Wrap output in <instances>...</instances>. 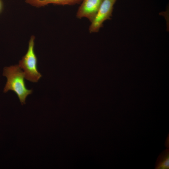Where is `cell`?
<instances>
[{
	"instance_id": "cell-1",
	"label": "cell",
	"mask_w": 169,
	"mask_h": 169,
	"mask_svg": "<svg viewBox=\"0 0 169 169\" xmlns=\"http://www.w3.org/2000/svg\"><path fill=\"white\" fill-rule=\"evenodd\" d=\"M3 75L7 79L4 92H7L9 90L13 91L22 104H25L27 96L32 93L33 90L27 88L24 79L25 74L20 67L17 65L5 67Z\"/></svg>"
},
{
	"instance_id": "cell-2",
	"label": "cell",
	"mask_w": 169,
	"mask_h": 169,
	"mask_svg": "<svg viewBox=\"0 0 169 169\" xmlns=\"http://www.w3.org/2000/svg\"><path fill=\"white\" fill-rule=\"evenodd\" d=\"M34 36L31 37L27 52L19 61L18 65L24 70L26 79L37 82L42 76L38 71L37 59L34 51Z\"/></svg>"
},
{
	"instance_id": "cell-3",
	"label": "cell",
	"mask_w": 169,
	"mask_h": 169,
	"mask_svg": "<svg viewBox=\"0 0 169 169\" xmlns=\"http://www.w3.org/2000/svg\"><path fill=\"white\" fill-rule=\"evenodd\" d=\"M116 0H103L93 19L91 22L89 30L90 33L97 32L105 20L112 16L113 6Z\"/></svg>"
},
{
	"instance_id": "cell-4",
	"label": "cell",
	"mask_w": 169,
	"mask_h": 169,
	"mask_svg": "<svg viewBox=\"0 0 169 169\" xmlns=\"http://www.w3.org/2000/svg\"><path fill=\"white\" fill-rule=\"evenodd\" d=\"M103 0H82L77 13V17L85 18L91 22Z\"/></svg>"
},
{
	"instance_id": "cell-5",
	"label": "cell",
	"mask_w": 169,
	"mask_h": 169,
	"mask_svg": "<svg viewBox=\"0 0 169 169\" xmlns=\"http://www.w3.org/2000/svg\"><path fill=\"white\" fill-rule=\"evenodd\" d=\"M82 0H25L29 4L36 7L44 6L50 4L61 5H72L79 3Z\"/></svg>"
},
{
	"instance_id": "cell-6",
	"label": "cell",
	"mask_w": 169,
	"mask_h": 169,
	"mask_svg": "<svg viewBox=\"0 0 169 169\" xmlns=\"http://www.w3.org/2000/svg\"><path fill=\"white\" fill-rule=\"evenodd\" d=\"M169 168V149L167 148L161 152L158 156L156 162L155 169Z\"/></svg>"
},
{
	"instance_id": "cell-7",
	"label": "cell",
	"mask_w": 169,
	"mask_h": 169,
	"mask_svg": "<svg viewBox=\"0 0 169 169\" xmlns=\"http://www.w3.org/2000/svg\"><path fill=\"white\" fill-rule=\"evenodd\" d=\"M169 136H168V137L167 138L166 141L165 142V145L167 147H169Z\"/></svg>"
},
{
	"instance_id": "cell-8",
	"label": "cell",
	"mask_w": 169,
	"mask_h": 169,
	"mask_svg": "<svg viewBox=\"0 0 169 169\" xmlns=\"http://www.w3.org/2000/svg\"><path fill=\"white\" fill-rule=\"evenodd\" d=\"M2 6L1 2V0H0V11L1 10Z\"/></svg>"
}]
</instances>
